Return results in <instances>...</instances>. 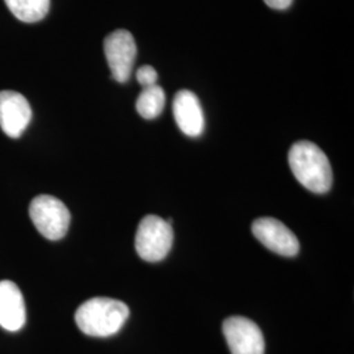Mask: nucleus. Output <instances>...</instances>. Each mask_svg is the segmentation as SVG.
<instances>
[{
  "label": "nucleus",
  "instance_id": "nucleus-4",
  "mask_svg": "<svg viewBox=\"0 0 354 354\" xmlns=\"http://www.w3.org/2000/svg\"><path fill=\"white\" fill-rule=\"evenodd\" d=\"M30 219L38 232L49 241H61L68 231L71 215L58 198L41 194L29 205Z\"/></svg>",
  "mask_w": 354,
  "mask_h": 354
},
{
  "label": "nucleus",
  "instance_id": "nucleus-3",
  "mask_svg": "<svg viewBox=\"0 0 354 354\" xmlns=\"http://www.w3.org/2000/svg\"><path fill=\"white\" fill-rule=\"evenodd\" d=\"M158 215H147L140 221L136 235V250L142 260L158 263L167 257L174 243V230Z\"/></svg>",
  "mask_w": 354,
  "mask_h": 354
},
{
  "label": "nucleus",
  "instance_id": "nucleus-9",
  "mask_svg": "<svg viewBox=\"0 0 354 354\" xmlns=\"http://www.w3.org/2000/svg\"><path fill=\"white\" fill-rule=\"evenodd\" d=\"M174 117L178 129L188 137H200L205 129L203 106L198 97L187 89L178 91L174 99Z\"/></svg>",
  "mask_w": 354,
  "mask_h": 354
},
{
  "label": "nucleus",
  "instance_id": "nucleus-12",
  "mask_svg": "<svg viewBox=\"0 0 354 354\" xmlns=\"http://www.w3.org/2000/svg\"><path fill=\"white\" fill-rule=\"evenodd\" d=\"M165 105V93L162 87L158 84L143 88L137 99V112L145 118V120H153L159 117Z\"/></svg>",
  "mask_w": 354,
  "mask_h": 354
},
{
  "label": "nucleus",
  "instance_id": "nucleus-5",
  "mask_svg": "<svg viewBox=\"0 0 354 354\" xmlns=\"http://www.w3.org/2000/svg\"><path fill=\"white\" fill-rule=\"evenodd\" d=\"M104 53L112 77L118 83H127L137 58V45L133 35L125 29L114 30L104 41Z\"/></svg>",
  "mask_w": 354,
  "mask_h": 354
},
{
  "label": "nucleus",
  "instance_id": "nucleus-13",
  "mask_svg": "<svg viewBox=\"0 0 354 354\" xmlns=\"http://www.w3.org/2000/svg\"><path fill=\"white\" fill-rule=\"evenodd\" d=\"M137 80L143 88L151 87L158 82V73L152 66H142L137 71Z\"/></svg>",
  "mask_w": 354,
  "mask_h": 354
},
{
  "label": "nucleus",
  "instance_id": "nucleus-10",
  "mask_svg": "<svg viewBox=\"0 0 354 354\" xmlns=\"http://www.w3.org/2000/svg\"><path fill=\"white\" fill-rule=\"evenodd\" d=\"M24 297L12 281H0V327L16 332L26 324Z\"/></svg>",
  "mask_w": 354,
  "mask_h": 354
},
{
  "label": "nucleus",
  "instance_id": "nucleus-6",
  "mask_svg": "<svg viewBox=\"0 0 354 354\" xmlns=\"http://www.w3.org/2000/svg\"><path fill=\"white\" fill-rule=\"evenodd\" d=\"M222 330L231 354H264L266 352L263 332L248 317H227L223 322Z\"/></svg>",
  "mask_w": 354,
  "mask_h": 354
},
{
  "label": "nucleus",
  "instance_id": "nucleus-14",
  "mask_svg": "<svg viewBox=\"0 0 354 354\" xmlns=\"http://www.w3.org/2000/svg\"><path fill=\"white\" fill-rule=\"evenodd\" d=\"M268 7L273 10H288L292 3V0H264Z\"/></svg>",
  "mask_w": 354,
  "mask_h": 354
},
{
  "label": "nucleus",
  "instance_id": "nucleus-7",
  "mask_svg": "<svg viewBox=\"0 0 354 354\" xmlns=\"http://www.w3.org/2000/svg\"><path fill=\"white\" fill-rule=\"evenodd\" d=\"M252 234L269 251L292 257L299 252V241L281 221L274 218H259L252 223Z\"/></svg>",
  "mask_w": 354,
  "mask_h": 354
},
{
  "label": "nucleus",
  "instance_id": "nucleus-1",
  "mask_svg": "<svg viewBox=\"0 0 354 354\" xmlns=\"http://www.w3.org/2000/svg\"><path fill=\"white\" fill-rule=\"evenodd\" d=\"M130 315L127 304L118 299L96 297L80 304L75 322L79 329L92 337H109L124 327Z\"/></svg>",
  "mask_w": 354,
  "mask_h": 354
},
{
  "label": "nucleus",
  "instance_id": "nucleus-11",
  "mask_svg": "<svg viewBox=\"0 0 354 354\" xmlns=\"http://www.w3.org/2000/svg\"><path fill=\"white\" fill-rule=\"evenodd\" d=\"M16 19L23 23H37L50 10V0H4Z\"/></svg>",
  "mask_w": 354,
  "mask_h": 354
},
{
  "label": "nucleus",
  "instance_id": "nucleus-8",
  "mask_svg": "<svg viewBox=\"0 0 354 354\" xmlns=\"http://www.w3.org/2000/svg\"><path fill=\"white\" fill-rule=\"evenodd\" d=\"M32 120V108L15 91H0V127L10 138H19Z\"/></svg>",
  "mask_w": 354,
  "mask_h": 354
},
{
  "label": "nucleus",
  "instance_id": "nucleus-2",
  "mask_svg": "<svg viewBox=\"0 0 354 354\" xmlns=\"http://www.w3.org/2000/svg\"><path fill=\"white\" fill-rule=\"evenodd\" d=\"M289 165L295 178L304 188L314 193H327L332 187V168L328 158L320 147L308 140L291 146Z\"/></svg>",
  "mask_w": 354,
  "mask_h": 354
}]
</instances>
